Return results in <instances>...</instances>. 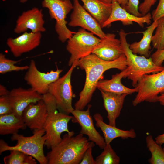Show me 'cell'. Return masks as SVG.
<instances>
[{"label":"cell","mask_w":164,"mask_h":164,"mask_svg":"<svg viewBox=\"0 0 164 164\" xmlns=\"http://www.w3.org/2000/svg\"><path fill=\"white\" fill-rule=\"evenodd\" d=\"M127 5L125 7V9L129 13L135 15L139 14L138 10L139 0H128Z\"/></svg>","instance_id":"33"},{"label":"cell","mask_w":164,"mask_h":164,"mask_svg":"<svg viewBox=\"0 0 164 164\" xmlns=\"http://www.w3.org/2000/svg\"><path fill=\"white\" fill-rule=\"evenodd\" d=\"M44 23L42 9L33 7L24 11L18 17L14 31L18 34L26 32L28 29L34 33L43 32L46 30Z\"/></svg>","instance_id":"13"},{"label":"cell","mask_w":164,"mask_h":164,"mask_svg":"<svg viewBox=\"0 0 164 164\" xmlns=\"http://www.w3.org/2000/svg\"><path fill=\"white\" fill-rule=\"evenodd\" d=\"M130 74V69L127 67L120 73L113 75L110 79L99 80L97 84L96 88L100 90L118 94H125L130 95L137 92L138 91L137 87L130 88L125 86L122 83L121 79L127 77Z\"/></svg>","instance_id":"19"},{"label":"cell","mask_w":164,"mask_h":164,"mask_svg":"<svg viewBox=\"0 0 164 164\" xmlns=\"http://www.w3.org/2000/svg\"><path fill=\"white\" fill-rule=\"evenodd\" d=\"M158 20L153 21L146 29L142 32H139L142 34L143 36L141 40L135 42L130 45L129 48L134 54H138L148 58L149 56V50L151 49L150 44L152 42L153 33L155 29L158 24Z\"/></svg>","instance_id":"23"},{"label":"cell","mask_w":164,"mask_h":164,"mask_svg":"<svg viewBox=\"0 0 164 164\" xmlns=\"http://www.w3.org/2000/svg\"><path fill=\"white\" fill-rule=\"evenodd\" d=\"M91 53L108 61L115 60L124 54L120 40L116 39V35L113 33L106 34L94 48Z\"/></svg>","instance_id":"15"},{"label":"cell","mask_w":164,"mask_h":164,"mask_svg":"<svg viewBox=\"0 0 164 164\" xmlns=\"http://www.w3.org/2000/svg\"><path fill=\"white\" fill-rule=\"evenodd\" d=\"M41 38V32H25L15 38H8L6 43L13 56L18 57L38 47Z\"/></svg>","instance_id":"17"},{"label":"cell","mask_w":164,"mask_h":164,"mask_svg":"<svg viewBox=\"0 0 164 164\" xmlns=\"http://www.w3.org/2000/svg\"><path fill=\"white\" fill-rule=\"evenodd\" d=\"M145 140L147 148L151 154L149 162L150 164H164V151L161 145L158 144L151 135L147 136Z\"/></svg>","instance_id":"25"},{"label":"cell","mask_w":164,"mask_h":164,"mask_svg":"<svg viewBox=\"0 0 164 164\" xmlns=\"http://www.w3.org/2000/svg\"><path fill=\"white\" fill-rule=\"evenodd\" d=\"M63 1H65V0H62Z\"/></svg>","instance_id":"42"},{"label":"cell","mask_w":164,"mask_h":164,"mask_svg":"<svg viewBox=\"0 0 164 164\" xmlns=\"http://www.w3.org/2000/svg\"><path fill=\"white\" fill-rule=\"evenodd\" d=\"M19 61L7 58L5 54L0 53V73L4 74L12 71H22L27 70L29 66H17L15 64Z\"/></svg>","instance_id":"28"},{"label":"cell","mask_w":164,"mask_h":164,"mask_svg":"<svg viewBox=\"0 0 164 164\" xmlns=\"http://www.w3.org/2000/svg\"><path fill=\"white\" fill-rule=\"evenodd\" d=\"M111 3V13L108 19L102 25V28L109 26L112 22L118 21L121 22L124 26L132 25L134 22L142 27H144L145 23L148 25L151 24L152 16L150 13L141 17L136 16L128 12L116 0H113Z\"/></svg>","instance_id":"16"},{"label":"cell","mask_w":164,"mask_h":164,"mask_svg":"<svg viewBox=\"0 0 164 164\" xmlns=\"http://www.w3.org/2000/svg\"><path fill=\"white\" fill-rule=\"evenodd\" d=\"M119 34L126 57L127 66L130 70V74L127 77L132 81L133 86L136 87L145 75L156 73L164 69V66L155 64L151 57L147 58L133 53L129 48L130 44L127 40V33L123 29L120 30Z\"/></svg>","instance_id":"4"},{"label":"cell","mask_w":164,"mask_h":164,"mask_svg":"<svg viewBox=\"0 0 164 164\" xmlns=\"http://www.w3.org/2000/svg\"><path fill=\"white\" fill-rule=\"evenodd\" d=\"M101 39L92 33L81 28L67 40L66 48L70 54L68 64H77L80 59L91 53Z\"/></svg>","instance_id":"7"},{"label":"cell","mask_w":164,"mask_h":164,"mask_svg":"<svg viewBox=\"0 0 164 164\" xmlns=\"http://www.w3.org/2000/svg\"><path fill=\"white\" fill-rule=\"evenodd\" d=\"M157 0H144L139 5L138 10L142 15L144 16L149 12L152 6L156 2Z\"/></svg>","instance_id":"32"},{"label":"cell","mask_w":164,"mask_h":164,"mask_svg":"<svg viewBox=\"0 0 164 164\" xmlns=\"http://www.w3.org/2000/svg\"><path fill=\"white\" fill-rule=\"evenodd\" d=\"M158 102H159L161 105L164 106V91L159 96Z\"/></svg>","instance_id":"38"},{"label":"cell","mask_w":164,"mask_h":164,"mask_svg":"<svg viewBox=\"0 0 164 164\" xmlns=\"http://www.w3.org/2000/svg\"><path fill=\"white\" fill-rule=\"evenodd\" d=\"M91 106L88 105L85 111L74 109L72 112L73 118L71 119L74 123H77L81 127L80 133L85 135L88 140L93 142L101 149H103L106 145L104 138L96 129L90 114Z\"/></svg>","instance_id":"12"},{"label":"cell","mask_w":164,"mask_h":164,"mask_svg":"<svg viewBox=\"0 0 164 164\" xmlns=\"http://www.w3.org/2000/svg\"><path fill=\"white\" fill-rule=\"evenodd\" d=\"M155 141L160 145L164 144V133L157 136L155 138ZM163 149L164 151V147Z\"/></svg>","instance_id":"37"},{"label":"cell","mask_w":164,"mask_h":164,"mask_svg":"<svg viewBox=\"0 0 164 164\" xmlns=\"http://www.w3.org/2000/svg\"><path fill=\"white\" fill-rule=\"evenodd\" d=\"M93 118L96 122V125L100 128L103 132L106 144H110L114 139L118 137L126 139L129 138H135L136 137V134L133 128L124 130L105 123L102 116L99 113L95 114Z\"/></svg>","instance_id":"21"},{"label":"cell","mask_w":164,"mask_h":164,"mask_svg":"<svg viewBox=\"0 0 164 164\" xmlns=\"http://www.w3.org/2000/svg\"><path fill=\"white\" fill-rule=\"evenodd\" d=\"M47 109L48 115L43 128L46 136L45 145L47 149H52L61 142L63 132L75 133L73 131H70L68 128V123L73 116L58 112L56 108L47 107Z\"/></svg>","instance_id":"6"},{"label":"cell","mask_w":164,"mask_h":164,"mask_svg":"<svg viewBox=\"0 0 164 164\" xmlns=\"http://www.w3.org/2000/svg\"><path fill=\"white\" fill-rule=\"evenodd\" d=\"M158 21L152 43L154 48L160 50L164 48V16L158 19Z\"/></svg>","instance_id":"29"},{"label":"cell","mask_w":164,"mask_h":164,"mask_svg":"<svg viewBox=\"0 0 164 164\" xmlns=\"http://www.w3.org/2000/svg\"><path fill=\"white\" fill-rule=\"evenodd\" d=\"M92 147L88 149L85 152L80 164H96L92 155Z\"/></svg>","instance_id":"35"},{"label":"cell","mask_w":164,"mask_h":164,"mask_svg":"<svg viewBox=\"0 0 164 164\" xmlns=\"http://www.w3.org/2000/svg\"><path fill=\"white\" fill-rule=\"evenodd\" d=\"M26 126L22 117L14 113L0 115V134L4 135L18 133L20 129H25Z\"/></svg>","instance_id":"24"},{"label":"cell","mask_w":164,"mask_h":164,"mask_svg":"<svg viewBox=\"0 0 164 164\" xmlns=\"http://www.w3.org/2000/svg\"><path fill=\"white\" fill-rule=\"evenodd\" d=\"M10 91L4 85H0V96L8 95Z\"/></svg>","instance_id":"36"},{"label":"cell","mask_w":164,"mask_h":164,"mask_svg":"<svg viewBox=\"0 0 164 164\" xmlns=\"http://www.w3.org/2000/svg\"><path fill=\"white\" fill-rule=\"evenodd\" d=\"M151 14L153 21H156L164 16V0H159L157 7L152 12Z\"/></svg>","instance_id":"31"},{"label":"cell","mask_w":164,"mask_h":164,"mask_svg":"<svg viewBox=\"0 0 164 164\" xmlns=\"http://www.w3.org/2000/svg\"><path fill=\"white\" fill-rule=\"evenodd\" d=\"M77 66L84 70L86 73L84 87L80 93L78 100L74 105V109L78 110H83L90 102L96 88L97 84L105 71L112 68L121 71L127 67L125 54L115 60L108 61L91 53L79 60Z\"/></svg>","instance_id":"1"},{"label":"cell","mask_w":164,"mask_h":164,"mask_svg":"<svg viewBox=\"0 0 164 164\" xmlns=\"http://www.w3.org/2000/svg\"><path fill=\"white\" fill-rule=\"evenodd\" d=\"M24 3L29 0H19ZM42 7L47 8L50 18L56 21L55 28L59 40L63 43L76 32L70 30L67 27V16L73 9V4L70 0H43Z\"/></svg>","instance_id":"5"},{"label":"cell","mask_w":164,"mask_h":164,"mask_svg":"<svg viewBox=\"0 0 164 164\" xmlns=\"http://www.w3.org/2000/svg\"><path fill=\"white\" fill-rule=\"evenodd\" d=\"M77 64H72L63 76L50 84L48 92L55 98L58 109L60 112L69 114L74 109L72 106L73 94L71 83L73 71Z\"/></svg>","instance_id":"8"},{"label":"cell","mask_w":164,"mask_h":164,"mask_svg":"<svg viewBox=\"0 0 164 164\" xmlns=\"http://www.w3.org/2000/svg\"><path fill=\"white\" fill-rule=\"evenodd\" d=\"M13 113L12 107L8 95L0 97V115Z\"/></svg>","instance_id":"30"},{"label":"cell","mask_w":164,"mask_h":164,"mask_svg":"<svg viewBox=\"0 0 164 164\" xmlns=\"http://www.w3.org/2000/svg\"><path fill=\"white\" fill-rule=\"evenodd\" d=\"M67 133L63 135L61 142L51 149L46 157L48 164H79L86 150L93 148L94 143L89 141L80 133Z\"/></svg>","instance_id":"2"},{"label":"cell","mask_w":164,"mask_h":164,"mask_svg":"<svg viewBox=\"0 0 164 164\" xmlns=\"http://www.w3.org/2000/svg\"><path fill=\"white\" fill-rule=\"evenodd\" d=\"M103 151L96 158V164H118L120 158L112 148L110 144H106Z\"/></svg>","instance_id":"27"},{"label":"cell","mask_w":164,"mask_h":164,"mask_svg":"<svg viewBox=\"0 0 164 164\" xmlns=\"http://www.w3.org/2000/svg\"><path fill=\"white\" fill-rule=\"evenodd\" d=\"M100 0L106 3L111 4L112 3V2L113 0Z\"/></svg>","instance_id":"40"},{"label":"cell","mask_w":164,"mask_h":164,"mask_svg":"<svg viewBox=\"0 0 164 164\" xmlns=\"http://www.w3.org/2000/svg\"><path fill=\"white\" fill-rule=\"evenodd\" d=\"M154 62L156 65L162 66L164 61V48L157 50L151 56Z\"/></svg>","instance_id":"34"},{"label":"cell","mask_w":164,"mask_h":164,"mask_svg":"<svg viewBox=\"0 0 164 164\" xmlns=\"http://www.w3.org/2000/svg\"><path fill=\"white\" fill-rule=\"evenodd\" d=\"M118 2L124 9L127 5L128 2V0H116Z\"/></svg>","instance_id":"39"},{"label":"cell","mask_w":164,"mask_h":164,"mask_svg":"<svg viewBox=\"0 0 164 164\" xmlns=\"http://www.w3.org/2000/svg\"><path fill=\"white\" fill-rule=\"evenodd\" d=\"M3 158L5 164H36V159L32 156L20 151L13 150Z\"/></svg>","instance_id":"26"},{"label":"cell","mask_w":164,"mask_h":164,"mask_svg":"<svg viewBox=\"0 0 164 164\" xmlns=\"http://www.w3.org/2000/svg\"><path fill=\"white\" fill-rule=\"evenodd\" d=\"M100 91L103 100L104 106L107 113L108 124L116 126V120L120 115L125 98L128 95Z\"/></svg>","instance_id":"20"},{"label":"cell","mask_w":164,"mask_h":164,"mask_svg":"<svg viewBox=\"0 0 164 164\" xmlns=\"http://www.w3.org/2000/svg\"><path fill=\"white\" fill-rule=\"evenodd\" d=\"M136 87L138 91L132 101L133 106L145 101L157 102L159 94L164 91V69L156 73L145 75Z\"/></svg>","instance_id":"9"},{"label":"cell","mask_w":164,"mask_h":164,"mask_svg":"<svg viewBox=\"0 0 164 164\" xmlns=\"http://www.w3.org/2000/svg\"><path fill=\"white\" fill-rule=\"evenodd\" d=\"M48 114L46 104L42 99L29 104L24 111L22 117L26 126L34 131L43 128Z\"/></svg>","instance_id":"18"},{"label":"cell","mask_w":164,"mask_h":164,"mask_svg":"<svg viewBox=\"0 0 164 164\" xmlns=\"http://www.w3.org/2000/svg\"><path fill=\"white\" fill-rule=\"evenodd\" d=\"M62 71V70L57 67L55 71L51 70L46 73L41 72L37 68L35 61L32 60L24 75V79L30 88L43 95L48 92L50 85L60 77Z\"/></svg>","instance_id":"10"},{"label":"cell","mask_w":164,"mask_h":164,"mask_svg":"<svg viewBox=\"0 0 164 164\" xmlns=\"http://www.w3.org/2000/svg\"><path fill=\"white\" fill-rule=\"evenodd\" d=\"M43 128L33 131V135L26 137L18 133L12 135L11 139L17 142L16 144L10 146L3 139L0 140V154L13 150L22 152L35 158L40 164H47L48 161L44 154L43 146L46 139Z\"/></svg>","instance_id":"3"},{"label":"cell","mask_w":164,"mask_h":164,"mask_svg":"<svg viewBox=\"0 0 164 164\" xmlns=\"http://www.w3.org/2000/svg\"><path fill=\"white\" fill-rule=\"evenodd\" d=\"M49 101H51V102H54L51 101H48V102H49ZM47 102H46V103ZM54 103H55V102H54Z\"/></svg>","instance_id":"41"},{"label":"cell","mask_w":164,"mask_h":164,"mask_svg":"<svg viewBox=\"0 0 164 164\" xmlns=\"http://www.w3.org/2000/svg\"><path fill=\"white\" fill-rule=\"evenodd\" d=\"M84 8L102 26L111 12L112 3H105L100 0H80Z\"/></svg>","instance_id":"22"},{"label":"cell","mask_w":164,"mask_h":164,"mask_svg":"<svg viewBox=\"0 0 164 164\" xmlns=\"http://www.w3.org/2000/svg\"><path fill=\"white\" fill-rule=\"evenodd\" d=\"M8 97L13 113L16 116L21 117L26 108L30 104L36 103L41 100L42 95L31 88L19 87L12 89Z\"/></svg>","instance_id":"14"},{"label":"cell","mask_w":164,"mask_h":164,"mask_svg":"<svg viewBox=\"0 0 164 164\" xmlns=\"http://www.w3.org/2000/svg\"><path fill=\"white\" fill-rule=\"evenodd\" d=\"M73 11L68 25L71 27L79 26L97 36L101 39L106 34L97 21L84 8L79 0H73Z\"/></svg>","instance_id":"11"}]
</instances>
